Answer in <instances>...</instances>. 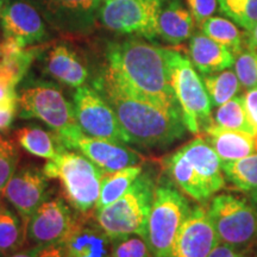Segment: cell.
I'll list each match as a JSON object with an SVG mask.
<instances>
[{"label":"cell","instance_id":"24","mask_svg":"<svg viewBox=\"0 0 257 257\" xmlns=\"http://www.w3.org/2000/svg\"><path fill=\"white\" fill-rule=\"evenodd\" d=\"M204 131L205 140L213 148L221 162L243 159L255 150L252 135L249 133L218 127L212 121Z\"/></svg>","mask_w":257,"mask_h":257},{"label":"cell","instance_id":"26","mask_svg":"<svg viewBox=\"0 0 257 257\" xmlns=\"http://www.w3.org/2000/svg\"><path fill=\"white\" fill-rule=\"evenodd\" d=\"M143 167L141 165L130 166L126 168L104 173L101 179L100 194L96 202L95 211L101 210L112 202L123 197L133 186L136 179L142 174Z\"/></svg>","mask_w":257,"mask_h":257},{"label":"cell","instance_id":"19","mask_svg":"<svg viewBox=\"0 0 257 257\" xmlns=\"http://www.w3.org/2000/svg\"><path fill=\"white\" fill-rule=\"evenodd\" d=\"M189 57L202 75L229 69L234 64V54L229 48L205 34H194L189 41Z\"/></svg>","mask_w":257,"mask_h":257},{"label":"cell","instance_id":"6","mask_svg":"<svg viewBox=\"0 0 257 257\" xmlns=\"http://www.w3.org/2000/svg\"><path fill=\"white\" fill-rule=\"evenodd\" d=\"M168 64L170 85L181 108L185 126L197 135L212 121L210 96L191 60L168 49Z\"/></svg>","mask_w":257,"mask_h":257},{"label":"cell","instance_id":"40","mask_svg":"<svg viewBox=\"0 0 257 257\" xmlns=\"http://www.w3.org/2000/svg\"><path fill=\"white\" fill-rule=\"evenodd\" d=\"M207 257H245V253L229 244L219 242Z\"/></svg>","mask_w":257,"mask_h":257},{"label":"cell","instance_id":"39","mask_svg":"<svg viewBox=\"0 0 257 257\" xmlns=\"http://www.w3.org/2000/svg\"><path fill=\"white\" fill-rule=\"evenodd\" d=\"M244 107H245L246 114H248L250 123L257 130V87L248 89L243 96Z\"/></svg>","mask_w":257,"mask_h":257},{"label":"cell","instance_id":"36","mask_svg":"<svg viewBox=\"0 0 257 257\" xmlns=\"http://www.w3.org/2000/svg\"><path fill=\"white\" fill-rule=\"evenodd\" d=\"M195 23L201 25L205 21L211 18L219 8L218 0H186Z\"/></svg>","mask_w":257,"mask_h":257},{"label":"cell","instance_id":"32","mask_svg":"<svg viewBox=\"0 0 257 257\" xmlns=\"http://www.w3.org/2000/svg\"><path fill=\"white\" fill-rule=\"evenodd\" d=\"M19 150L15 141L0 134V192L4 189L17 170Z\"/></svg>","mask_w":257,"mask_h":257},{"label":"cell","instance_id":"17","mask_svg":"<svg viewBox=\"0 0 257 257\" xmlns=\"http://www.w3.org/2000/svg\"><path fill=\"white\" fill-rule=\"evenodd\" d=\"M63 244V257H111L112 239L88 214H80Z\"/></svg>","mask_w":257,"mask_h":257},{"label":"cell","instance_id":"47","mask_svg":"<svg viewBox=\"0 0 257 257\" xmlns=\"http://www.w3.org/2000/svg\"><path fill=\"white\" fill-rule=\"evenodd\" d=\"M251 257H257V253H256V255H253V256H251Z\"/></svg>","mask_w":257,"mask_h":257},{"label":"cell","instance_id":"25","mask_svg":"<svg viewBox=\"0 0 257 257\" xmlns=\"http://www.w3.org/2000/svg\"><path fill=\"white\" fill-rule=\"evenodd\" d=\"M16 140L25 152L47 161L54 159L64 149L54 131L50 133L37 125H28L18 128L16 131Z\"/></svg>","mask_w":257,"mask_h":257},{"label":"cell","instance_id":"2","mask_svg":"<svg viewBox=\"0 0 257 257\" xmlns=\"http://www.w3.org/2000/svg\"><path fill=\"white\" fill-rule=\"evenodd\" d=\"M94 88L113 108L128 138V143L143 148H163L185 136L182 113L170 111L125 94L100 75Z\"/></svg>","mask_w":257,"mask_h":257},{"label":"cell","instance_id":"28","mask_svg":"<svg viewBox=\"0 0 257 257\" xmlns=\"http://www.w3.org/2000/svg\"><path fill=\"white\" fill-rule=\"evenodd\" d=\"M221 169L225 179L239 191L251 193L257 189V154L221 162Z\"/></svg>","mask_w":257,"mask_h":257},{"label":"cell","instance_id":"4","mask_svg":"<svg viewBox=\"0 0 257 257\" xmlns=\"http://www.w3.org/2000/svg\"><path fill=\"white\" fill-rule=\"evenodd\" d=\"M18 107L19 117L43 121L57 135L63 147L82 133L76 121L74 105L67 100L61 88L54 82L46 80L29 81L19 91Z\"/></svg>","mask_w":257,"mask_h":257},{"label":"cell","instance_id":"31","mask_svg":"<svg viewBox=\"0 0 257 257\" xmlns=\"http://www.w3.org/2000/svg\"><path fill=\"white\" fill-rule=\"evenodd\" d=\"M205 88L210 96L212 106H220L233 99L240 89V82L236 73L225 69L217 74L202 76Z\"/></svg>","mask_w":257,"mask_h":257},{"label":"cell","instance_id":"42","mask_svg":"<svg viewBox=\"0 0 257 257\" xmlns=\"http://www.w3.org/2000/svg\"><path fill=\"white\" fill-rule=\"evenodd\" d=\"M250 197H251L252 206L255 207V210L257 212V189H256V191H253V192L250 193Z\"/></svg>","mask_w":257,"mask_h":257},{"label":"cell","instance_id":"29","mask_svg":"<svg viewBox=\"0 0 257 257\" xmlns=\"http://www.w3.org/2000/svg\"><path fill=\"white\" fill-rule=\"evenodd\" d=\"M212 124L229 130L255 134V127L250 123L242 96H234L225 104L218 106L212 117Z\"/></svg>","mask_w":257,"mask_h":257},{"label":"cell","instance_id":"41","mask_svg":"<svg viewBox=\"0 0 257 257\" xmlns=\"http://www.w3.org/2000/svg\"><path fill=\"white\" fill-rule=\"evenodd\" d=\"M248 32V37H246V46H248V49L257 51V24L252 28V30H250Z\"/></svg>","mask_w":257,"mask_h":257},{"label":"cell","instance_id":"34","mask_svg":"<svg viewBox=\"0 0 257 257\" xmlns=\"http://www.w3.org/2000/svg\"><path fill=\"white\" fill-rule=\"evenodd\" d=\"M234 73L244 88L257 87V51L246 49L234 61Z\"/></svg>","mask_w":257,"mask_h":257},{"label":"cell","instance_id":"45","mask_svg":"<svg viewBox=\"0 0 257 257\" xmlns=\"http://www.w3.org/2000/svg\"><path fill=\"white\" fill-rule=\"evenodd\" d=\"M3 198H4V193L0 192V206L3 205Z\"/></svg>","mask_w":257,"mask_h":257},{"label":"cell","instance_id":"9","mask_svg":"<svg viewBox=\"0 0 257 257\" xmlns=\"http://www.w3.org/2000/svg\"><path fill=\"white\" fill-rule=\"evenodd\" d=\"M163 2L165 0H102L98 18L111 31L153 40L157 36V18Z\"/></svg>","mask_w":257,"mask_h":257},{"label":"cell","instance_id":"30","mask_svg":"<svg viewBox=\"0 0 257 257\" xmlns=\"http://www.w3.org/2000/svg\"><path fill=\"white\" fill-rule=\"evenodd\" d=\"M202 34H205L218 43L223 44L232 51L234 55L243 51L244 35L229 19L211 17L200 25Z\"/></svg>","mask_w":257,"mask_h":257},{"label":"cell","instance_id":"48","mask_svg":"<svg viewBox=\"0 0 257 257\" xmlns=\"http://www.w3.org/2000/svg\"><path fill=\"white\" fill-rule=\"evenodd\" d=\"M101 2H102V0H101Z\"/></svg>","mask_w":257,"mask_h":257},{"label":"cell","instance_id":"23","mask_svg":"<svg viewBox=\"0 0 257 257\" xmlns=\"http://www.w3.org/2000/svg\"><path fill=\"white\" fill-rule=\"evenodd\" d=\"M46 70L51 78L69 87L85 85L88 70L78 54L64 44L54 47L46 57Z\"/></svg>","mask_w":257,"mask_h":257},{"label":"cell","instance_id":"21","mask_svg":"<svg viewBox=\"0 0 257 257\" xmlns=\"http://www.w3.org/2000/svg\"><path fill=\"white\" fill-rule=\"evenodd\" d=\"M37 49L24 47L12 38L0 41V85L16 88L30 68Z\"/></svg>","mask_w":257,"mask_h":257},{"label":"cell","instance_id":"1","mask_svg":"<svg viewBox=\"0 0 257 257\" xmlns=\"http://www.w3.org/2000/svg\"><path fill=\"white\" fill-rule=\"evenodd\" d=\"M101 76L125 94L181 112L170 85L168 49L137 38L112 42Z\"/></svg>","mask_w":257,"mask_h":257},{"label":"cell","instance_id":"35","mask_svg":"<svg viewBox=\"0 0 257 257\" xmlns=\"http://www.w3.org/2000/svg\"><path fill=\"white\" fill-rule=\"evenodd\" d=\"M6 257H63V244H36L21 249Z\"/></svg>","mask_w":257,"mask_h":257},{"label":"cell","instance_id":"37","mask_svg":"<svg viewBox=\"0 0 257 257\" xmlns=\"http://www.w3.org/2000/svg\"><path fill=\"white\" fill-rule=\"evenodd\" d=\"M233 22L246 31L252 30L257 24V0H245L238 14L233 18Z\"/></svg>","mask_w":257,"mask_h":257},{"label":"cell","instance_id":"22","mask_svg":"<svg viewBox=\"0 0 257 257\" xmlns=\"http://www.w3.org/2000/svg\"><path fill=\"white\" fill-rule=\"evenodd\" d=\"M163 167L170 181L178 186L180 191L192 198L193 200L202 202L212 197L211 192L202 182L197 170L184 155L181 149H178L170 154L168 157H166L163 161Z\"/></svg>","mask_w":257,"mask_h":257},{"label":"cell","instance_id":"3","mask_svg":"<svg viewBox=\"0 0 257 257\" xmlns=\"http://www.w3.org/2000/svg\"><path fill=\"white\" fill-rule=\"evenodd\" d=\"M49 179L59 180L66 201L80 214L95 210L104 172L79 152L64 149L43 168Z\"/></svg>","mask_w":257,"mask_h":257},{"label":"cell","instance_id":"38","mask_svg":"<svg viewBox=\"0 0 257 257\" xmlns=\"http://www.w3.org/2000/svg\"><path fill=\"white\" fill-rule=\"evenodd\" d=\"M18 112V99L0 101V131L8 130Z\"/></svg>","mask_w":257,"mask_h":257},{"label":"cell","instance_id":"44","mask_svg":"<svg viewBox=\"0 0 257 257\" xmlns=\"http://www.w3.org/2000/svg\"><path fill=\"white\" fill-rule=\"evenodd\" d=\"M3 9H4V0H0V17H2Z\"/></svg>","mask_w":257,"mask_h":257},{"label":"cell","instance_id":"12","mask_svg":"<svg viewBox=\"0 0 257 257\" xmlns=\"http://www.w3.org/2000/svg\"><path fill=\"white\" fill-rule=\"evenodd\" d=\"M75 219L63 199L46 200L28 221V242L32 245L62 243L72 231Z\"/></svg>","mask_w":257,"mask_h":257},{"label":"cell","instance_id":"5","mask_svg":"<svg viewBox=\"0 0 257 257\" xmlns=\"http://www.w3.org/2000/svg\"><path fill=\"white\" fill-rule=\"evenodd\" d=\"M156 185L153 175L142 172L123 197L95 211V220L111 239L137 234L144 239Z\"/></svg>","mask_w":257,"mask_h":257},{"label":"cell","instance_id":"20","mask_svg":"<svg viewBox=\"0 0 257 257\" xmlns=\"http://www.w3.org/2000/svg\"><path fill=\"white\" fill-rule=\"evenodd\" d=\"M194 18L181 0H165L157 18V36L178 46L193 36Z\"/></svg>","mask_w":257,"mask_h":257},{"label":"cell","instance_id":"8","mask_svg":"<svg viewBox=\"0 0 257 257\" xmlns=\"http://www.w3.org/2000/svg\"><path fill=\"white\" fill-rule=\"evenodd\" d=\"M208 216L221 243L244 251L257 242V212L252 204L233 194L212 199Z\"/></svg>","mask_w":257,"mask_h":257},{"label":"cell","instance_id":"43","mask_svg":"<svg viewBox=\"0 0 257 257\" xmlns=\"http://www.w3.org/2000/svg\"><path fill=\"white\" fill-rule=\"evenodd\" d=\"M252 138H253V148H255V150L257 153V130L255 131V134L252 135Z\"/></svg>","mask_w":257,"mask_h":257},{"label":"cell","instance_id":"10","mask_svg":"<svg viewBox=\"0 0 257 257\" xmlns=\"http://www.w3.org/2000/svg\"><path fill=\"white\" fill-rule=\"evenodd\" d=\"M74 112L85 135L115 143H128L113 108L95 88L80 86L74 93Z\"/></svg>","mask_w":257,"mask_h":257},{"label":"cell","instance_id":"33","mask_svg":"<svg viewBox=\"0 0 257 257\" xmlns=\"http://www.w3.org/2000/svg\"><path fill=\"white\" fill-rule=\"evenodd\" d=\"M111 257H153L146 240L137 234L112 239Z\"/></svg>","mask_w":257,"mask_h":257},{"label":"cell","instance_id":"15","mask_svg":"<svg viewBox=\"0 0 257 257\" xmlns=\"http://www.w3.org/2000/svg\"><path fill=\"white\" fill-rule=\"evenodd\" d=\"M0 24L4 37L24 47L40 43L48 37L43 16L28 0H4Z\"/></svg>","mask_w":257,"mask_h":257},{"label":"cell","instance_id":"18","mask_svg":"<svg viewBox=\"0 0 257 257\" xmlns=\"http://www.w3.org/2000/svg\"><path fill=\"white\" fill-rule=\"evenodd\" d=\"M180 149L197 170L212 195L225 187L221 161L205 138L195 137Z\"/></svg>","mask_w":257,"mask_h":257},{"label":"cell","instance_id":"27","mask_svg":"<svg viewBox=\"0 0 257 257\" xmlns=\"http://www.w3.org/2000/svg\"><path fill=\"white\" fill-rule=\"evenodd\" d=\"M28 242V223L17 212L0 206V252L5 257L23 249Z\"/></svg>","mask_w":257,"mask_h":257},{"label":"cell","instance_id":"13","mask_svg":"<svg viewBox=\"0 0 257 257\" xmlns=\"http://www.w3.org/2000/svg\"><path fill=\"white\" fill-rule=\"evenodd\" d=\"M49 178L35 167H22L10 179L4 189L6 198L16 212L29 221L35 211L47 200Z\"/></svg>","mask_w":257,"mask_h":257},{"label":"cell","instance_id":"16","mask_svg":"<svg viewBox=\"0 0 257 257\" xmlns=\"http://www.w3.org/2000/svg\"><path fill=\"white\" fill-rule=\"evenodd\" d=\"M67 149L76 150L104 173L114 172L142 163V156L124 144L95 138L80 133L66 143Z\"/></svg>","mask_w":257,"mask_h":257},{"label":"cell","instance_id":"11","mask_svg":"<svg viewBox=\"0 0 257 257\" xmlns=\"http://www.w3.org/2000/svg\"><path fill=\"white\" fill-rule=\"evenodd\" d=\"M55 30L87 34L94 27L101 0H28Z\"/></svg>","mask_w":257,"mask_h":257},{"label":"cell","instance_id":"14","mask_svg":"<svg viewBox=\"0 0 257 257\" xmlns=\"http://www.w3.org/2000/svg\"><path fill=\"white\" fill-rule=\"evenodd\" d=\"M219 242L207 208L194 206L178 232L170 257H207Z\"/></svg>","mask_w":257,"mask_h":257},{"label":"cell","instance_id":"7","mask_svg":"<svg viewBox=\"0 0 257 257\" xmlns=\"http://www.w3.org/2000/svg\"><path fill=\"white\" fill-rule=\"evenodd\" d=\"M191 210L187 198L174 186H156L144 238L153 257H170L178 232Z\"/></svg>","mask_w":257,"mask_h":257},{"label":"cell","instance_id":"46","mask_svg":"<svg viewBox=\"0 0 257 257\" xmlns=\"http://www.w3.org/2000/svg\"><path fill=\"white\" fill-rule=\"evenodd\" d=\"M0 257H5V256H4V255H3V253H2V252H0Z\"/></svg>","mask_w":257,"mask_h":257}]
</instances>
